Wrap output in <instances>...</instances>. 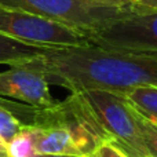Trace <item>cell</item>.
Here are the masks:
<instances>
[{"instance_id": "9", "label": "cell", "mask_w": 157, "mask_h": 157, "mask_svg": "<svg viewBox=\"0 0 157 157\" xmlns=\"http://www.w3.org/2000/svg\"><path fill=\"white\" fill-rule=\"evenodd\" d=\"M123 97L127 102L142 114L145 119L157 125V87L156 86H142L135 87L124 94Z\"/></svg>"}, {"instance_id": "18", "label": "cell", "mask_w": 157, "mask_h": 157, "mask_svg": "<svg viewBox=\"0 0 157 157\" xmlns=\"http://www.w3.org/2000/svg\"><path fill=\"white\" fill-rule=\"evenodd\" d=\"M0 145H6V144H4V142H3V141H2V139H0Z\"/></svg>"}, {"instance_id": "3", "label": "cell", "mask_w": 157, "mask_h": 157, "mask_svg": "<svg viewBox=\"0 0 157 157\" xmlns=\"http://www.w3.org/2000/svg\"><path fill=\"white\" fill-rule=\"evenodd\" d=\"M78 94L114 146L127 157H149L132 109L121 94L105 90H86Z\"/></svg>"}, {"instance_id": "6", "label": "cell", "mask_w": 157, "mask_h": 157, "mask_svg": "<svg viewBox=\"0 0 157 157\" xmlns=\"http://www.w3.org/2000/svg\"><path fill=\"white\" fill-rule=\"evenodd\" d=\"M88 39L103 48L157 54V11L136 8L125 18L91 33Z\"/></svg>"}, {"instance_id": "15", "label": "cell", "mask_w": 157, "mask_h": 157, "mask_svg": "<svg viewBox=\"0 0 157 157\" xmlns=\"http://www.w3.org/2000/svg\"><path fill=\"white\" fill-rule=\"evenodd\" d=\"M87 2L102 6H112V7H134L131 0H87Z\"/></svg>"}, {"instance_id": "5", "label": "cell", "mask_w": 157, "mask_h": 157, "mask_svg": "<svg viewBox=\"0 0 157 157\" xmlns=\"http://www.w3.org/2000/svg\"><path fill=\"white\" fill-rule=\"evenodd\" d=\"M0 33L46 48L90 46L88 35L51 19L0 6Z\"/></svg>"}, {"instance_id": "8", "label": "cell", "mask_w": 157, "mask_h": 157, "mask_svg": "<svg viewBox=\"0 0 157 157\" xmlns=\"http://www.w3.org/2000/svg\"><path fill=\"white\" fill-rule=\"evenodd\" d=\"M46 47L32 46L0 33V63L8 66L22 65L46 52Z\"/></svg>"}, {"instance_id": "16", "label": "cell", "mask_w": 157, "mask_h": 157, "mask_svg": "<svg viewBox=\"0 0 157 157\" xmlns=\"http://www.w3.org/2000/svg\"><path fill=\"white\" fill-rule=\"evenodd\" d=\"M0 157H11L10 155H8L6 145H0Z\"/></svg>"}, {"instance_id": "7", "label": "cell", "mask_w": 157, "mask_h": 157, "mask_svg": "<svg viewBox=\"0 0 157 157\" xmlns=\"http://www.w3.org/2000/svg\"><path fill=\"white\" fill-rule=\"evenodd\" d=\"M0 97L13 98L33 108H51L57 103L44 75L28 63L0 72Z\"/></svg>"}, {"instance_id": "10", "label": "cell", "mask_w": 157, "mask_h": 157, "mask_svg": "<svg viewBox=\"0 0 157 157\" xmlns=\"http://www.w3.org/2000/svg\"><path fill=\"white\" fill-rule=\"evenodd\" d=\"M131 109H132V114L135 117L139 131H141L142 139H144V144L146 146L147 153H149V157H157V125L149 121L147 119H145L132 106H131Z\"/></svg>"}, {"instance_id": "14", "label": "cell", "mask_w": 157, "mask_h": 157, "mask_svg": "<svg viewBox=\"0 0 157 157\" xmlns=\"http://www.w3.org/2000/svg\"><path fill=\"white\" fill-rule=\"evenodd\" d=\"M135 8L144 11H157V0H131Z\"/></svg>"}, {"instance_id": "17", "label": "cell", "mask_w": 157, "mask_h": 157, "mask_svg": "<svg viewBox=\"0 0 157 157\" xmlns=\"http://www.w3.org/2000/svg\"><path fill=\"white\" fill-rule=\"evenodd\" d=\"M36 157H83V156H62V155L61 156H52V155H46L44 156V155H37Z\"/></svg>"}, {"instance_id": "1", "label": "cell", "mask_w": 157, "mask_h": 157, "mask_svg": "<svg viewBox=\"0 0 157 157\" xmlns=\"http://www.w3.org/2000/svg\"><path fill=\"white\" fill-rule=\"evenodd\" d=\"M44 75L47 83L71 92L86 90L124 94L142 86L157 87V54L99 46L47 48L41 57L25 62Z\"/></svg>"}, {"instance_id": "11", "label": "cell", "mask_w": 157, "mask_h": 157, "mask_svg": "<svg viewBox=\"0 0 157 157\" xmlns=\"http://www.w3.org/2000/svg\"><path fill=\"white\" fill-rule=\"evenodd\" d=\"M24 125L25 124L15 114L11 113L3 105H0V139L6 145L18 135Z\"/></svg>"}, {"instance_id": "4", "label": "cell", "mask_w": 157, "mask_h": 157, "mask_svg": "<svg viewBox=\"0 0 157 157\" xmlns=\"http://www.w3.org/2000/svg\"><path fill=\"white\" fill-rule=\"evenodd\" d=\"M29 125L65 128L73 136L83 157H91L102 144L110 142L109 135L78 92H72L65 101L57 102L51 108H36Z\"/></svg>"}, {"instance_id": "2", "label": "cell", "mask_w": 157, "mask_h": 157, "mask_svg": "<svg viewBox=\"0 0 157 157\" xmlns=\"http://www.w3.org/2000/svg\"><path fill=\"white\" fill-rule=\"evenodd\" d=\"M0 6L51 19L88 36L136 10L135 7H112L87 0H0Z\"/></svg>"}, {"instance_id": "12", "label": "cell", "mask_w": 157, "mask_h": 157, "mask_svg": "<svg viewBox=\"0 0 157 157\" xmlns=\"http://www.w3.org/2000/svg\"><path fill=\"white\" fill-rule=\"evenodd\" d=\"M7 152L11 157H36L35 147H33V142L30 139L29 134L25 130V125L22 127V130L19 131V134L13 138L7 145Z\"/></svg>"}, {"instance_id": "13", "label": "cell", "mask_w": 157, "mask_h": 157, "mask_svg": "<svg viewBox=\"0 0 157 157\" xmlns=\"http://www.w3.org/2000/svg\"><path fill=\"white\" fill-rule=\"evenodd\" d=\"M91 157H127L117 146H114L112 142L102 144Z\"/></svg>"}]
</instances>
